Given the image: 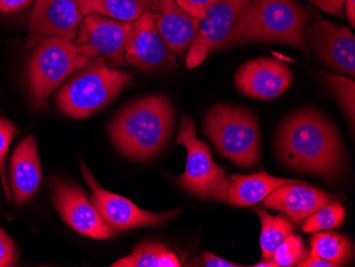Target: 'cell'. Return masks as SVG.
I'll return each mask as SVG.
<instances>
[{"label": "cell", "mask_w": 355, "mask_h": 267, "mask_svg": "<svg viewBox=\"0 0 355 267\" xmlns=\"http://www.w3.org/2000/svg\"><path fill=\"white\" fill-rule=\"evenodd\" d=\"M277 151L288 166L326 179L340 176L345 166L344 147L335 126L313 107L298 110L283 121Z\"/></svg>", "instance_id": "6da1fadb"}, {"label": "cell", "mask_w": 355, "mask_h": 267, "mask_svg": "<svg viewBox=\"0 0 355 267\" xmlns=\"http://www.w3.org/2000/svg\"><path fill=\"white\" fill-rule=\"evenodd\" d=\"M173 117V103L167 97H146L121 110L110 125V137L128 158L148 160L168 142Z\"/></svg>", "instance_id": "7a4b0ae2"}, {"label": "cell", "mask_w": 355, "mask_h": 267, "mask_svg": "<svg viewBox=\"0 0 355 267\" xmlns=\"http://www.w3.org/2000/svg\"><path fill=\"white\" fill-rule=\"evenodd\" d=\"M309 17L296 0H251L235 45L283 44L309 55Z\"/></svg>", "instance_id": "3957f363"}, {"label": "cell", "mask_w": 355, "mask_h": 267, "mask_svg": "<svg viewBox=\"0 0 355 267\" xmlns=\"http://www.w3.org/2000/svg\"><path fill=\"white\" fill-rule=\"evenodd\" d=\"M130 79L129 74L109 67L103 58H98L60 89L58 107L73 119H85L114 101Z\"/></svg>", "instance_id": "277c9868"}, {"label": "cell", "mask_w": 355, "mask_h": 267, "mask_svg": "<svg viewBox=\"0 0 355 267\" xmlns=\"http://www.w3.org/2000/svg\"><path fill=\"white\" fill-rule=\"evenodd\" d=\"M205 132L219 153L235 164L251 167L260 160L259 123L241 107L216 105L205 117Z\"/></svg>", "instance_id": "5b68a950"}, {"label": "cell", "mask_w": 355, "mask_h": 267, "mask_svg": "<svg viewBox=\"0 0 355 267\" xmlns=\"http://www.w3.org/2000/svg\"><path fill=\"white\" fill-rule=\"evenodd\" d=\"M89 61L91 59L79 53L73 42L43 37L35 46L28 65V83L33 107H45L49 95Z\"/></svg>", "instance_id": "8992f818"}, {"label": "cell", "mask_w": 355, "mask_h": 267, "mask_svg": "<svg viewBox=\"0 0 355 267\" xmlns=\"http://www.w3.org/2000/svg\"><path fill=\"white\" fill-rule=\"evenodd\" d=\"M187 149L185 171L178 177V184L187 192L203 199L228 201V178L225 169L212 158L209 146L197 139L196 127L189 115H183L180 131L175 139Z\"/></svg>", "instance_id": "52a82bcc"}, {"label": "cell", "mask_w": 355, "mask_h": 267, "mask_svg": "<svg viewBox=\"0 0 355 267\" xmlns=\"http://www.w3.org/2000/svg\"><path fill=\"white\" fill-rule=\"evenodd\" d=\"M251 0H217L201 19L187 57L189 69L199 67L218 49L235 45Z\"/></svg>", "instance_id": "ba28073f"}, {"label": "cell", "mask_w": 355, "mask_h": 267, "mask_svg": "<svg viewBox=\"0 0 355 267\" xmlns=\"http://www.w3.org/2000/svg\"><path fill=\"white\" fill-rule=\"evenodd\" d=\"M83 177L92 190V205L103 221L119 231L130 230L139 227H157L177 216L180 210L165 213H153L141 210L132 201L105 190L92 174L89 167L81 163Z\"/></svg>", "instance_id": "9c48e42d"}, {"label": "cell", "mask_w": 355, "mask_h": 267, "mask_svg": "<svg viewBox=\"0 0 355 267\" xmlns=\"http://www.w3.org/2000/svg\"><path fill=\"white\" fill-rule=\"evenodd\" d=\"M51 187L53 205L71 229L96 240H107L119 234V230L103 221L83 187L57 178L51 181Z\"/></svg>", "instance_id": "30bf717a"}, {"label": "cell", "mask_w": 355, "mask_h": 267, "mask_svg": "<svg viewBox=\"0 0 355 267\" xmlns=\"http://www.w3.org/2000/svg\"><path fill=\"white\" fill-rule=\"evenodd\" d=\"M132 26L133 23L89 14L80 24L73 44L89 59L103 55L117 64H125V45Z\"/></svg>", "instance_id": "8fae6325"}, {"label": "cell", "mask_w": 355, "mask_h": 267, "mask_svg": "<svg viewBox=\"0 0 355 267\" xmlns=\"http://www.w3.org/2000/svg\"><path fill=\"white\" fill-rule=\"evenodd\" d=\"M125 62L147 73L171 69L175 65V53L167 47L155 26L150 11L133 23L125 51Z\"/></svg>", "instance_id": "7c38bea8"}, {"label": "cell", "mask_w": 355, "mask_h": 267, "mask_svg": "<svg viewBox=\"0 0 355 267\" xmlns=\"http://www.w3.org/2000/svg\"><path fill=\"white\" fill-rule=\"evenodd\" d=\"M308 46L331 69L354 78L355 37L348 28L319 19L309 26Z\"/></svg>", "instance_id": "4fadbf2b"}, {"label": "cell", "mask_w": 355, "mask_h": 267, "mask_svg": "<svg viewBox=\"0 0 355 267\" xmlns=\"http://www.w3.org/2000/svg\"><path fill=\"white\" fill-rule=\"evenodd\" d=\"M234 83L245 96L268 101L277 98L291 87L293 73L279 60L259 58L246 62L237 69Z\"/></svg>", "instance_id": "5bb4252c"}, {"label": "cell", "mask_w": 355, "mask_h": 267, "mask_svg": "<svg viewBox=\"0 0 355 267\" xmlns=\"http://www.w3.org/2000/svg\"><path fill=\"white\" fill-rule=\"evenodd\" d=\"M83 19L78 0H37L30 17L29 29L40 37L73 42Z\"/></svg>", "instance_id": "9a60e30c"}, {"label": "cell", "mask_w": 355, "mask_h": 267, "mask_svg": "<svg viewBox=\"0 0 355 267\" xmlns=\"http://www.w3.org/2000/svg\"><path fill=\"white\" fill-rule=\"evenodd\" d=\"M155 26L167 47L173 53H182L193 43L200 19L187 13L175 0H149V9Z\"/></svg>", "instance_id": "2e32d148"}, {"label": "cell", "mask_w": 355, "mask_h": 267, "mask_svg": "<svg viewBox=\"0 0 355 267\" xmlns=\"http://www.w3.org/2000/svg\"><path fill=\"white\" fill-rule=\"evenodd\" d=\"M334 200V196L308 183L283 185L263 200L265 208L280 211L300 225L316 211Z\"/></svg>", "instance_id": "e0dca14e"}, {"label": "cell", "mask_w": 355, "mask_h": 267, "mask_svg": "<svg viewBox=\"0 0 355 267\" xmlns=\"http://www.w3.org/2000/svg\"><path fill=\"white\" fill-rule=\"evenodd\" d=\"M12 193L21 206L39 190L42 166L35 137H28L14 151L10 169Z\"/></svg>", "instance_id": "ac0fdd59"}, {"label": "cell", "mask_w": 355, "mask_h": 267, "mask_svg": "<svg viewBox=\"0 0 355 267\" xmlns=\"http://www.w3.org/2000/svg\"><path fill=\"white\" fill-rule=\"evenodd\" d=\"M306 183L295 179L277 178L265 171L252 175H231L228 178V201L234 207L254 206L283 185Z\"/></svg>", "instance_id": "d6986e66"}, {"label": "cell", "mask_w": 355, "mask_h": 267, "mask_svg": "<svg viewBox=\"0 0 355 267\" xmlns=\"http://www.w3.org/2000/svg\"><path fill=\"white\" fill-rule=\"evenodd\" d=\"M83 17L95 13L115 21L135 23L148 11L149 0H78Z\"/></svg>", "instance_id": "ffe728a7"}, {"label": "cell", "mask_w": 355, "mask_h": 267, "mask_svg": "<svg viewBox=\"0 0 355 267\" xmlns=\"http://www.w3.org/2000/svg\"><path fill=\"white\" fill-rule=\"evenodd\" d=\"M113 267H180L173 251L161 243H141L132 254L112 265Z\"/></svg>", "instance_id": "44dd1931"}, {"label": "cell", "mask_w": 355, "mask_h": 267, "mask_svg": "<svg viewBox=\"0 0 355 267\" xmlns=\"http://www.w3.org/2000/svg\"><path fill=\"white\" fill-rule=\"evenodd\" d=\"M311 252L337 266L348 264L352 259L353 246L349 238L340 233L314 232L310 240Z\"/></svg>", "instance_id": "7402d4cb"}, {"label": "cell", "mask_w": 355, "mask_h": 267, "mask_svg": "<svg viewBox=\"0 0 355 267\" xmlns=\"http://www.w3.org/2000/svg\"><path fill=\"white\" fill-rule=\"evenodd\" d=\"M255 212L262 224L260 244L263 260H270L276 249L295 232V225L282 214L273 216L262 208H257Z\"/></svg>", "instance_id": "603a6c76"}, {"label": "cell", "mask_w": 355, "mask_h": 267, "mask_svg": "<svg viewBox=\"0 0 355 267\" xmlns=\"http://www.w3.org/2000/svg\"><path fill=\"white\" fill-rule=\"evenodd\" d=\"M346 218V210L340 203L333 200L327 206L311 215L302 223L304 232L314 233L317 231L332 230L340 228Z\"/></svg>", "instance_id": "cb8c5ba5"}, {"label": "cell", "mask_w": 355, "mask_h": 267, "mask_svg": "<svg viewBox=\"0 0 355 267\" xmlns=\"http://www.w3.org/2000/svg\"><path fill=\"white\" fill-rule=\"evenodd\" d=\"M322 80L327 83L335 94L337 101L342 105L352 127L355 121V83L353 79L342 75H333L330 73H321Z\"/></svg>", "instance_id": "d4e9b609"}, {"label": "cell", "mask_w": 355, "mask_h": 267, "mask_svg": "<svg viewBox=\"0 0 355 267\" xmlns=\"http://www.w3.org/2000/svg\"><path fill=\"white\" fill-rule=\"evenodd\" d=\"M308 252L302 239L293 233L276 249L271 259L279 267H292L302 261Z\"/></svg>", "instance_id": "484cf974"}, {"label": "cell", "mask_w": 355, "mask_h": 267, "mask_svg": "<svg viewBox=\"0 0 355 267\" xmlns=\"http://www.w3.org/2000/svg\"><path fill=\"white\" fill-rule=\"evenodd\" d=\"M16 133H17V128L15 126L7 119L0 117V179L3 182L6 196L9 200H11V195H10L7 177H6L5 159L12 139L15 137Z\"/></svg>", "instance_id": "4316f807"}, {"label": "cell", "mask_w": 355, "mask_h": 267, "mask_svg": "<svg viewBox=\"0 0 355 267\" xmlns=\"http://www.w3.org/2000/svg\"><path fill=\"white\" fill-rule=\"evenodd\" d=\"M17 263L15 245L9 235L0 228V267L15 266Z\"/></svg>", "instance_id": "83f0119b"}, {"label": "cell", "mask_w": 355, "mask_h": 267, "mask_svg": "<svg viewBox=\"0 0 355 267\" xmlns=\"http://www.w3.org/2000/svg\"><path fill=\"white\" fill-rule=\"evenodd\" d=\"M178 5L191 14L195 19H202L207 10L212 7L217 0H175Z\"/></svg>", "instance_id": "f1b7e54d"}, {"label": "cell", "mask_w": 355, "mask_h": 267, "mask_svg": "<svg viewBox=\"0 0 355 267\" xmlns=\"http://www.w3.org/2000/svg\"><path fill=\"white\" fill-rule=\"evenodd\" d=\"M195 266H205V267H239L241 265L236 264V263L230 262V261L225 260V259L219 258L215 255L209 254V252H205L201 255L199 258L193 260Z\"/></svg>", "instance_id": "f546056e"}, {"label": "cell", "mask_w": 355, "mask_h": 267, "mask_svg": "<svg viewBox=\"0 0 355 267\" xmlns=\"http://www.w3.org/2000/svg\"><path fill=\"white\" fill-rule=\"evenodd\" d=\"M309 1L316 5L319 9L326 13L333 14L337 17L344 15L345 0H309Z\"/></svg>", "instance_id": "4dcf8cb0"}, {"label": "cell", "mask_w": 355, "mask_h": 267, "mask_svg": "<svg viewBox=\"0 0 355 267\" xmlns=\"http://www.w3.org/2000/svg\"><path fill=\"white\" fill-rule=\"evenodd\" d=\"M298 267H336L333 263L328 262L313 252H308L305 258L297 264Z\"/></svg>", "instance_id": "1f68e13d"}, {"label": "cell", "mask_w": 355, "mask_h": 267, "mask_svg": "<svg viewBox=\"0 0 355 267\" xmlns=\"http://www.w3.org/2000/svg\"><path fill=\"white\" fill-rule=\"evenodd\" d=\"M31 0H0V12L13 13L28 5Z\"/></svg>", "instance_id": "d6a6232c"}, {"label": "cell", "mask_w": 355, "mask_h": 267, "mask_svg": "<svg viewBox=\"0 0 355 267\" xmlns=\"http://www.w3.org/2000/svg\"><path fill=\"white\" fill-rule=\"evenodd\" d=\"M345 7H346L347 17L350 21L351 26H355V0H345Z\"/></svg>", "instance_id": "836d02e7"}, {"label": "cell", "mask_w": 355, "mask_h": 267, "mask_svg": "<svg viewBox=\"0 0 355 267\" xmlns=\"http://www.w3.org/2000/svg\"><path fill=\"white\" fill-rule=\"evenodd\" d=\"M254 267H279L277 263L270 259V260H262V262L257 263L253 265Z\"/></svg>", "instance_id": "e575fe53"}]
</instances>
